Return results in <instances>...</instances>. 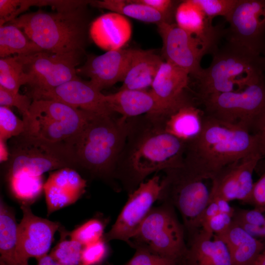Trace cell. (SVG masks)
<instances>
[{
  "label": "cell",
  "mask_w": 265,
  "mask_h": 265,
  "mask_svg": "<svg viewBox=\"0 0 265 265\" xmlns=\"http://www.w3.org/2000/svg\"><path fill=\"white\" fill-rule=\"evenodd\" d=\"M204 113L253 134L265 118V75L245 88L203 99Z\"/></svg>",
  "instance_id": "obj_7"
},
{
  "label": "cell",
  "mask_w": 265,
  "mask_h": 265,
  "mask_svg": "<svg viewBox=\"0 0 265 265\" xmlns=\"http://www.w3.org/2000/svg\"><path fill=\"white\" fill-rule=\"evenodd\" d=\"M226 245L233 265H255L264 244L233 221L224 232L215 235Z\"/></svg>",
  "instance_id": "obj_27"
},
{
  "label": "cell",
  "mask_w": 265,
  "mask_h": 265,
  "mask_svg": "<svg viewBox=\"0 0 265 265\" xmlns=\"http://www.w3.org/2000/svg\"><path fill=\"white\" fill-rule=\"evenodd\" d=\"M106 101L113 113L125 119L161 113V107L151 90H119L105 95Z\"/></svg>",
  "instance_id": "obj_24"
},
{
  "label": "cell",
  "mask_w": 265,
  "mask_h": 265,
  "mask_svg": "<svg viewBox=\"0 0 265 265\" xmlns=\"http://www.w3.org/2000/svg\"><path fill=\"white\" fill-rule=\"evenodd\" d=\"M263 159L256 152L221 169L211 179L209 204L216 198L228 202L238 200L245 204L252 190L253 172Z\"/></svg>",
  "instance_id": "obj_16"
},
{
  "label": "cell",
  "mask_w": 265,
  "mask_h": 265,
  "mask_svg": "<svg viewBox=\"0 0 265 265\" xmlns=\"http://www.w3.org/2000/svg\"><path fill=\"white\" fill-rule=\"evenodd\" d=\"M256 152L255 134L204 113L200 133L186 142L183 164L197 177L211 180L226 166Z\"/></svg>",
  "instance_id": "obj_2"
},
{
  "label": "cell",
  "mask_w": 265,
  "mask_h": 265,
  "mask_svg": "<svg viewBox=\"0 0 265 265\" xmlns=\"http://www.w3.org/2000/svg\"><path fill=\"white\" fill-rule=\"evenodd\" d=\"M263 243L264 244V248L259 255L255 265H265V243Z\"/></svg>",
  "instance_id": "obj_49"
},
{
  "label": "cell",
  "mask_w": 265,
  "mask_h": 265,
  "mask_svg": "<svg viewBox=\"0 0 265 265\" xmlns=\"http://www.w3.org/2000/svg\"><path fill=\"white\" fill-rule=\"evenodd\" d=\"M159 200L180 213L188 238L200 230V220L209 204L210 191L203 182L183 164L164 171Z\"/></svg>",
  "instance_id": "obj_8"
},
{
  "label": "cell",
  "mask_w": 265,
  "mask_h": 265,
  "mask_svg": "<svg viewBox=\"0 0 265 265\" xmlns=\"http://www.w3.org/2000/svg\"><path fill=\"white\" fill-rule=\"evenodd\" d=\"M134 247L135 252L133 256L124 265H184L182 261L158 255L143 246Z\"/></svg>",
  "instance_id": "obj_37"
},
{
  "label": "cell",
  "mask_w": 265,
  "mask_h": 265,
  "mask_svg": "<svg viewBox=\"0 0 265 265\" xmlns=\"http://www.w3.org/2000/svg\"><path fill=\"white\" fill-rule=\"evenodd\" d=\"M96 114L47 99L33 100L29 115L23 119L24 133L53 143H68Z\"/></svg>",
  "instance_id": "obj_6"
},
{
  "label": "cell",
  "mask_w": 265,
  "mask_h": 265,
  "mask_svg": "<svg viewBox=\"0 0 265 265\" xmlns=\"http://www.w3.org/2000/svg\"><path fill=\"white\" fill-rule=\"evenodd\" d=\"M132 34L130 21L116 12L101 15L90 23L89 35L99 48L109 51L122 49Z\"/></svg>",
  "instance_id": "obj_22"
},
{
  "label": "cell",
  "mask_w": 265,
  "mask_h": 265,
  "mask_svg": "<svg viewBox=\"0 0 265 265\" xmlns=\"http://www.w3.org/2000/svg\"><path fill=\"white\" fill-rule=\"evenodd\" d=\"M17 137L10 154L8 176H41L48 171L77 167L67 144L44 141L24 133Z\"/></svg>",
  "instance_id": "obj_10"
},
{
  "label": "cell",
  "mask_w": 265,
  "mask_h": 265,
  "mask_svg": "<svg viewBox=\"0 0 265 265\" xmlns=\"http://www.w3.org/2000/svg\"><path fill=\"white\" fill-rule=\"evenodd\" d=\"M175 24L181 29L198 38L207 53L212 54L219 47L225 28L214 26L193 0H181L175 13Z\"/></svg>",
  "instance_id": "obj_20"
},
{
  "label": "cell",
  "mask_w": 265,
  "mask_h": 265,
  "mask_svg": "<svg viewBox=\"0 0 265 265\" xmlns=\"http://www.w3.org/2000/svg\"><path fill=\"white\" fill-rule=\"evenodd\" d=\"M162 42V57L195 79L201 72L202 58L207 54L201 42L175 23L157 25Z\"/></svg>",
  "instance_id": "obj_14"
},
{
  "label": "cell",
  "mask_w": 265,
  "mask_h": 265,
  "mask_svg": "<svg viewBox=\"0 0 265 265\" xmlns=\"http://www.w3.org/2000/svg\"><path fill=\"white\" fill-rule=\"evenodd\" d=\"M233 216L229 213H219L213 216L202 230L213 235H219L226 231L231 225Z\"/></svg>",
  "instance_id": "obj_44"
},
{
  "label": "cell",
  "mask_w": 265,
  "mask_h": 265,
  "mask_svg": "<svg viewBox=\"0 0 265 265\" xmlns=\"http://www.w3.org/2000/svg\"><path fill=\"white\" fill-rule=\"evenodd\" d=\"M233 221L238 225L261 226L265 224V215L254 208L252 210L235 208Z\"/></svg>",
  "instance_id": "obj_41"
},
{
  "label": "cell",
  "mask_w": 265,
  "mask_h": 265,
  "mask_svg": "<svg viewBox=\"0 0 265 265\" xmlns=\"http://www.w3.org/2000/svg\"><path fill=\"white\" fill-rule=\"evenodd\" d=\"M25 131L24 121L18 118L10 107L0 106V140L6 141L17 137Z\"/></svg>",
  "instance_id": "obj_36"
},
{
  "label": "cell",
  "mask_w": 265,
  "mask_h": 265,
  "mask_svg": "<svg viewBox=\"0 0 265 265\" xmlns=\"http://www.w3.org/2000/svg\"><path fill=\"white\" fill-rule=\"evenodd\" d=\"M23 217L18 225L17 259L19 265L47 255L60 224L35 215L29 205H21Z\"/></svg>",
  "instance_id": "obj_15"
},
{
  "label": "cell",
  "mask_w": 265,
  "mask_h": 265,
  "mask_svg": "<svg viewBox=\"0 0 265 265\" xmlns=\"http://www.w3.org/2000/svg\"><path fill=\"white\" fill-rule=\"evenodd\" d=\"M210 66L195 79L199 101L212 95L241 90L265 76V57L227 41L212 54Z\"/></svg>",
  "instance_id": "obj_5"
},
{
  "label": "cell",
  "mask_w": 265,
  "mask_h": 265,
  "mask_svg": "<svg viewBox=\"0 0 265 265\" xmlns=\"http://www.w3.org/2000/svg\"><path fill=\"white\" fill-rule=\"evenodd\" d=\"M190 75L174 65L163 61L150 90L159 105L160 114L171 113L189 104H195L188 93Z\"/></svg>",
  "instance_id": "obj_17"
},
{
  "label": "cell",
  "mask_w": 265,
  "mask_h": 265,
  "mask_svg": "<svg viewBox=\"0 0 265 265\" xmlns=\"http://www.w3.org/2000/svg\"><path fill=\"white\" fill-rule=\"evenodd\" d=\"M103 238L94 243L84 246L81 257V265H96L106 257L107 248Z\"/></svg>",
  "instance_id": "obj_40"
},
{
  "label": "cell",
  "mask_w": 265,
  "mask_h": 265,
  "mask_svg": "<svg viewBox=\"0 0 265 265\" xmlns=\"http://www.w3.org/2000/svg\"></svg>",
  "instance_id": "obj_50"
},
{
  "label": "cell",
  "mask_w": 265,
  "mask_h": 265,
  "mask_svg": "<svg viewBox=\"0 0 265 265\" xmlns=\"http://www.w3.org/2000/svg\"><path fill=\"white\" fill-rule=\"evenodd\" d=\"M184 265H233L225 243L202 229L188 238Z\"/></svg>",
  "instance_id": "obj_23"
},
{
  "label": "cell",
  "mask_w": 265,
  "mask_h": 265,
  "mask_svg": "<svg viewBox=\"0 0 265 265\" xmlns=\"http://www.w3.org/2000/svg\"><path fill=\"white\" fill-rule=\"evenodd\" d=\"M29 81L24 65L18 55L0 59V86L18 92L20 87Z\"/></svg>",
  "instance_id": "obj_32"
},
{
  "label": "cell",
  "mask_w": 265,
  "mask_h": 265,
  "mask_svg": "<svg viewBox=\"0 0 265 265\" xmlns=\"http://www.w3.org/2000/svg\"><path fill=\"white\" fill-rule=\"evenodd\" d=\"M115 178L133 191L151 174L181 166L186 142L166 132L150 115L128 119Z\"/></svg>",
  "instance_id": "obj_1"
},
{
  "label": "cell",
  "mask_w": 265,
  "mask_h": 265,
  "mask_svg": "<svg viewBox=\"0 0 265 265\" xmlns=\"http://www.w3.org/2000/svg\"><path fill=\"white\" fill-rule=\"evenodd\" d=\"M252 237L265 242V224L261 226L248 224L238 225Z\"/></svg>",
  "instance_id": "obj_46"
},
{
  "label": "cell",
  "mask_w": 265,
  "mask_h": 265,
  "mask_svg": "<svg viewBox=\"0 0 265 265\" xmlns=\"http://www.w3.org/2000/svg\"><path fill=\"white\" fill-rule=\"evenodd\" d=\"M91 2L84 0H18V7L13 20L31 6H50L57 12H64L87 5Z\"/></svg>",
  "instance_id": "obj_34"
},
{
  "label": "cell",
  "mask_w": 265,
  "mask_h": 265,
  "mask_svg": "<svg viewBox=\"0 0 265 265\" xmlns=\"http://www.w3.org/2000/svg\"><path fill=\"white\" fill-rule=\"evenodd\" d=\"M153 50L132 49L130 64L119 90H147L163 62Z\"/></svg>",
  "instance_id": "obj_26"
},
{
  "label": "cell",
  "mask_w": 265,
  "mask_h": 265,
  "mask_svg": "<svg viewBox=\"0 0 265 265\" xmlns=\"http://www.w3.org/2000/svg\"><path fill=\"white\" fill-rule=\"evenodd\" d=\"M90 4L94 7L109 10L125 17L156 24L157 25L162 23H175V20L135 0H92Z\"/></svg>",
  "instance_id": "obj_29"
},
{
  "label": "cell",
  "mask_w": 265,
  "mask_h": 265,
  "mask_svg": "<svg viewBox=\"0 0 265 265\" xmlns=\"http://www.w3.org/2000/svg\"><path fill=\"white\" fill-rule=\"evenodd\" d=\"M263 213L265 212V169L254 183L250 196L245 203Z\"/></svg>",
  "instance_id": "obj_42"
},
{
  "label": "cell",
  "mask_w": 265,
  "mask_h": 265,
  "mask_svg": "<svg viewBox=\"0 0 265 265\" xmlns=\"http://www.w3.org/2000/svg\"><path fill=\"white\" fill-rule=\"evenodd\" d=\"M132 52V49L122 48L107 51L100 55L88 56L84 65L77 68V74L89 78L90 82L101 91L123 81Z\"/></svg>",
  "instance_id": "obj_19"
},
{
  "label": "cell",
  "mask_w": 265,
  "mask_h": 265,
  "mask_svg": "<svg viewBox=\"0 0 265 265\" xmlns=\"http://www.w3.org/2000/svg\"><path fill=\"white\" fill-rule=\"evenodd\" d=\"M61 240L53 249L50 255L57 263L63 265H81V257L83 246L74 240L64 239L61 234Z\"/></svg>",
  "instance_id": "obj_33"
},
{
  "label": "cell",
  "mask_w": 265,
  "mask_h": 265,
  "mask_svg": "<svg viewBox=\"0 0 265 265\" xmlns=\"http://www.w3.org/2000/svg\"><path fill=\"white\" fill-rule=\"evenodd\" d=\"M210 19L222 16L226 19L238 0H193Z\"/></svg>",
  "instance_id": "obj_38"
},
{
  "label": "cell",
  "mask_w": 265,
  "mask_h": 265,
  "mask_svg": "<svg viewBox=\"0 0 265 265\" xmlns=\"http://www.w3.org/2000/svg\"><path fill=\"white\" fill-rule=\"evenodd\" d=\"M128 130V119L95 115L68 144L77 167L94 177L114 178Z\"/></svg>",
  "instance_id": "obj_3"
},
{
  "label": "cell",
  "mask_w": 265,
  "mask_h": 265,
  "mask_svg": "<svg viewBox=\"0 0 265 265\" xmlns=\"http://www.w3.org/2000/svg\"><path fill=\"white\" fill-rule=\"evenodd\" d=\"M150 7L158 12L175 20V13L179 0H135Z\"/></svg>",
  "instance_id": "obj_43"
},
{
  "label": "cell",
  "mask_w": 265,
  "mask_h": 265,
  "mask_svg": "<svg viewBox=\"0 0 265 265\" xmlns=\"http://www.w3.org/2000/svg\"><path fill=\"white\" fill-rule=\"evenodd\" d=\"M32 101L29 95L12 91L0 86V106L16 107L22 114L23 119L29 115Z\"/></svg>",
  "instance_id": "obj_39"
},
{
  "label": "cell",
  "mask_w": 265,
  "mask_h": 265,
  "mask_svg": "<svg viewBox=\"0 0 265 265\" xmlns=\"http://www.w3.org/2000/svg\"><path fill=\"white\" fill-rule=\"evenodd\" d=\"M149 115L164 131L187 142L200 133L204 112L195 104H189L169 114Z\"/></svg>",
  "instance_id": "obj_25"
},
{
  "label": "cell",
  "mask_w": 265,
  "mask_h": 265,
  "mask_svg": "<svg viewBox=\"0 0 265 265\" xmlns=\"http://www.w3.org/2000/svg\"><path fill=\"white\" fill-rule=\"evenodd\" d=\"M44 51L16 26L6 23L0 26V56L26 55Z\"/></svg>",
  "instance_id": "obj_30"
},
{
  "label": "cell",
  "mask_w": 265,
  "mask_h": 265,
  "mask_svg": "<svg viewBox=\"0 0 265 265\" xmlns=\"http://www.w3.org/2000/svg\"><path fill=\"white\" fill-rule=\"evenodd\" d=\"M10 153L6 144V141L0 140V161L3 162L9 159Z\"/></svg>",
  "instance_id": "obj_47"
},
{
  "label": "cell",
  "mask_w": 265,
  "mask_h": 265,
  "mask_svg": "<svg viewBox=\"0 0 265 265\" xmlns=\"http://www.w3.org/2000/svg\"><path fill=\"white\" fill-rule=\"evenodd\" d=\"M161 189V180L157 175L140 183L130 194L110 230L104 235V240L116 239L130 243L154 203L159 200Z\"/></svg>",
  "instance_id": "obj_13"
},
{
  "label": "cell",
  "mask_w": 265,
  "mask_h": 265,
  "mask_svg": "<svg viewBox=\"0 0 265 265\" xmlns=\"http://www.w3.org/2000/svg\"><path fill=\"white\" fill-rule=\"evenodd\" d=\"M186 233L175 208L164 202L150 211L130 240L132 247L143 246L158 255L183 261L187 249Z\"/></svg>",
  "instance_id": "obj_9"
},
{
  "label": "cell",
  "mask_w": 265,
  "mask_h": 265,
  "mask_svg": "<svg viewBox=\"0 0 265 265\" xmlns=\"http://www.w3.org/2000/svg\"><path fill=\"white\" fill-rule=\"evenodd\" d=\"M225 20L227 41L265 56V0H238Z\"/></svg>",
  "instance_id": "obj_12"
},
{
  "label": "cell",
  "mask_w": 265,
  "mask_h": 265,
  "mask_svg": "<svg viewBox=\"0 0 265 265\" xmlns=\"http://www.w3.org/2000/svg\"><path fill=\"white\" fill-rule=\"evenodd\" d=\"M36 265H63L56 262L50 255H46L37 260Z\"/></svg>",
  "instance_id": "obj_48"
},
{
  "label": "cell",
  "mask_w": 265,
  "mask_h": 265,
  "mask_svg": "<svg viewBox=\"0 0 265 265\" xmlns=\"http://www.w3.org/2000/svg\"><path fill=\"white\" fill-rule=\"evenodd\" d=\"M253 134L257 138L259 152L263 158H265V118L260 123ZM265 169V164L263 172Z\"/></svg>",
  "instance_id": "obj_45"
},
{
  "label": "cell",
  "mask_w": 265,
  "mask_h": 265,
  "mask_svg": "<svg viewBox=\"0 0 265 265\" xmlns=\"http://www.w3.org/2000/svg\"><path fill=\"white\" fill-rule=\"evenodd\" d=\"M86 181L74 169L52 172L44 183L48 214L74 204L85 192Z\"/></svg>",
  "instance_id": "obj_21"
},
{
  "label": "cell",
  "mask_w": 265,
  "mask_h": 265,
  "mask_svg": "<svg viewBox=\"0 0 265 265\" xmlns=\"http://www.w3.org/2000/svg\"><path fill=\"white\" fill-rule=\"evenodd\" d=\"M84 53L57 54L42 51L26 55H18L24 65L33 100L39 94L78 78L77 66Z\"/></svg>",
  "instance_id": "obj_11"
},
{
  "label": "cell",
  "mask_w": 265,
  "mask_h": 265,
  "mask_svg": "<svg viewBox=\"0 0 265 265\" xmlns=\"http://www.w3.org/2000/svg\"><path fill=\"white\" fill-rule=\"evenodd\" d=\"M8 179L11 192L21 205L30 206L44 191L42 176L16 174L8 176Z\"/></svg>",
  "instance_id": "obj_31"
},
{
  "label": "cell",
  "mask_w": 265,
  "mask_h": 265,
  "mask_svg": "<svg viewBox=\"0 0 265 265\" xmlns=\"http://www.w3.org/2000/svg\"><path fill=\"white\" fill-rule=\"evenodd\" d=\"M7 23L22 30L44 51L60 54L85 53L90 25L87 5L64 12L39 10L23 14Z\"/></svg>",
  "instance_id": "obj_4"
},
{
  "label": "cell",
  "mask_w": 265,
  "mask_h": 265,
  "mask_svg": "<svg viewBox=\"0 0 265 265\" xmlns=\"http://www.w3.org/2000/svg\"><path fill=\"white\" fill-rule=\"evenodd\" d=\"M105 225L98 219H91L67 234L70 238L83 246L97 242L103 238Z\"/></svg>",
  "instance_id": "obj_35"
},
{
  "label": "cell",
  "mask_w": 265,
  "mask_h": 265,
  "mask_svg": "<svg viewBox=\"0 0 265 265\" xmlns=\"http://www.w3.org/2000/svg\"><path fill=\"white\" fill-rule=\"evenodd\" d=\"M57 101L72 107L101 115H113L106 99L105 95L92 85L79 77L51 90L43 92L34 100Z\"/></svg>",
  "instance_id": "obj_18"
},
{
  "label": "cell",
  "mask_w": 265,
  "mask_h": 265,
  "mask_svg": "<svg viewBox=\"0 0 265 265\" xmlns=\"http://www.w3.org/2000/svg\"><path fill=\"white\" fill-rule=\"evenodd\" d=\"M18 225L14 211L0 200V265H19Z\"/></svg>",
  "instance_id": "obj_28"
}]
</instances>
